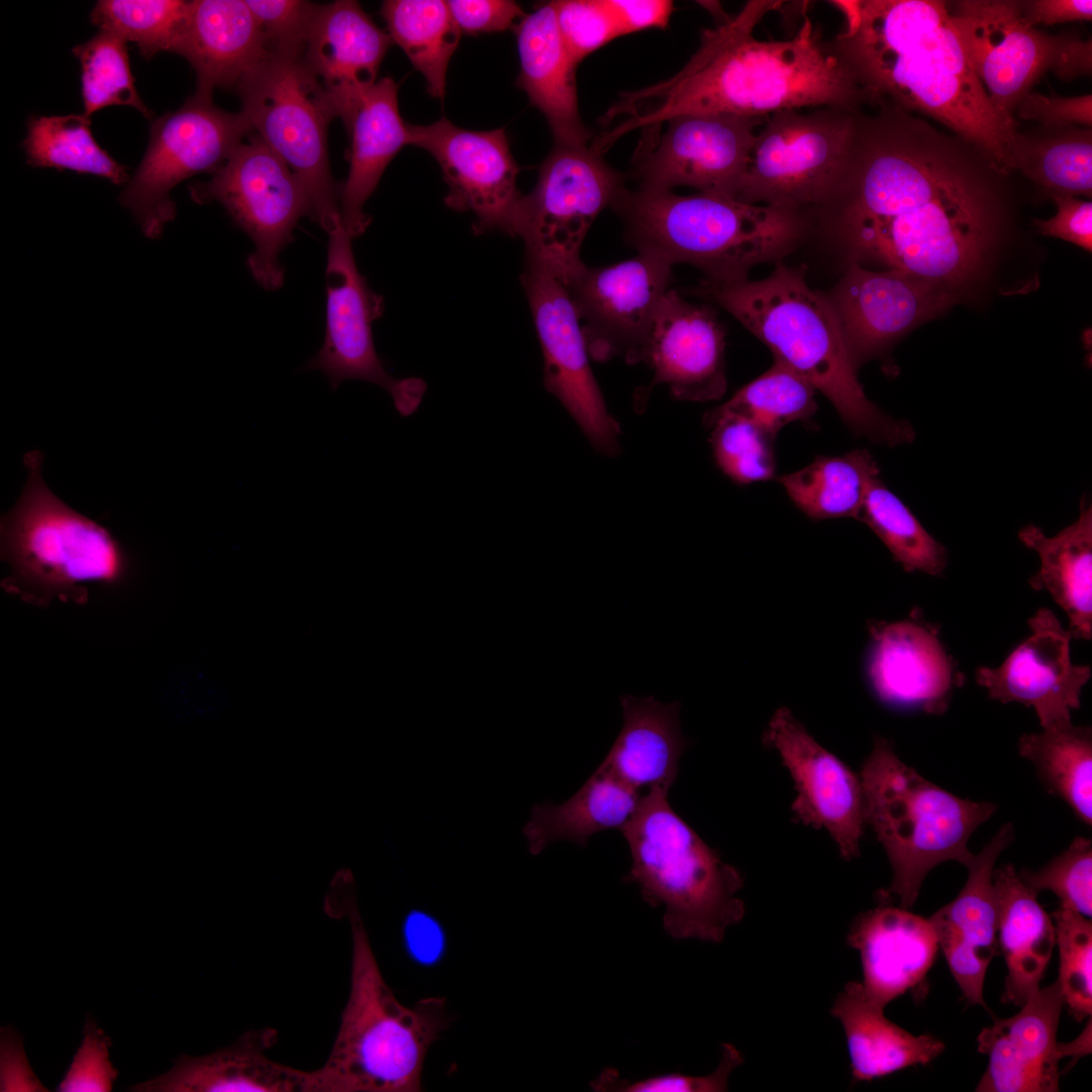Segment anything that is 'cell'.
Returning <instances> with one entry per match:
<instances>
[{
  "label": "cell",
  "mask_w": 1092,
  "mask_h": 1092,
  "mask_svg": "<svg viewBox=\"0 0 1092 1092\" xmlns=\"http://www.w3.org/2000/svg\"><path fill=\"white\" fill-rule=\"evenodd\" d=\"M1007 175L979 148L890 103L858 109L828 198L808 211L856 256L952 290L1000 229Z\"/></svg>",
  "instance_id": "obj_1"
},
{
  "label": "cell",
  "mask_w": 1092,
  "mask_h": 1092,
  "mask_svg": "<svg viewBox=\"0 0 1092 1092\" xmlns=\"http://www.w3.org/2000/svg\"><path fill=\"white\" fill-rule=\"evenodd\" d=\"M783 3L750 0L736 15L704 29L699 49L678 73L623 94L607 111L606 123H617L604 132V142L612 146L636 128L651 133L685 114L767 116L784 109L864 106L858 87L809 17L790 39L753 36L757 23Z\"/></svg>",
  "instance_id": "obj_2"
},
{
  "label": "cell",
  "mask_w": 1092,
  "mask_h": 1092,
  "mask_svg": "<svg viewBox=\"0 0 1092 1092\" xmlns=\"http://www.w3.org/2000/svg\"><path fill=\"white\" fill-rule=\"evenodd\" d=\"M844 29L825 41L864 105L924 115L979 148L1006 175L1017 125L993 107L974 72L948 5L938 0L833 2Z\"/></svg>",
  "instance_id": "obj_3"
},
{
  "label": "cell",
  "mask_w": 1092,
  "mask_h": 1092,
  "mask_svg": "<svg viewBox=\"0 0 1092 1092\" xmlns=\"http://www.w3.org/2000/svg\"><path fill=\"white\" fill-rule=\"evenodd\" d=\"M765 278L733 283L701 281L696 292L733 315L789 367L820 390L859 436L895 446L915 433L869 400L828 297L806 281V266L775 263Z\"/></svg>",
  "instance_id": "obj_4"
},
{
  "label": "cell",
  "mask_w": 1092,
  "mask_h": 1092,
  "mask_svg": "<svg viewBox=\"0 0 1092 1092\" xmlns=\"http://www.w3.org/2000/svg\"><path fill=\"white\" fill-rule=\"evenodd\" d=\"M612 207L638 251L694 265L717 283L746 280L753 266L782 261L808 233L799 212L715 193L625 187Z\"/></svg>",
  "instance_id": "obj_5"
},
{
  "label": "cell",
  "mask_w": 1092,
  "mask_h": 1092,
  "mask_svg": "<svg viewBox=\"0 0 1092 1092\" xmlns=\"http://www.w3.org/2000/svg\"><path fill=\"white\" fill-rule=\"evenodd\" d=\"M351 989L333 1049L311 1071L312 1092H415L424 1059L447 1027L445 1000L427 998L410 1008L384 982L356 909Z\"/></svg>",
  "instance_id": "obj_6"
},
{
  "label": "cell",
  "mask_w": 1092,
  "mask_h": 1092,
  "mask_svg": "<svg viewBox=\"0 0 1092 1092\" xmlns=\"http://www.w3.org/2000/svg\"><path fill=\"white\" fill-rule=\"evenodd\" d=\"M42 459L38 450L24 455L25 485L1 519V559L9 567L1 585L36 607L84 604L91 586L124 581L128 558L107 529L49 488L41 474Z\"/></svg>",
  "instance_id": "obj_7"
},
{
  "label": "cell",
  "mask_w": 1092,
  "mask_h": 1092,
  "mask_svg": "<svg viewBox=\"0 0 1092 1092\" xmlns=\"http://www.w3.org/2000/svg\"><path fill=\"white\" fill-rule=\"evenodd\" d=\"M668 792L649 789L620 830L632 859L623 881L635 883L650 906H664L671 937L720 942L743 919L744 902L736 897L743 878L676 814Z\"/></svg>",
  "instance_id": "obj_8"
},
{
  "label": "cell",
  "mask_w": 1092,
  "mask_h": 1092,
  "mask_svg": "<svg viewBox=\"0 0 1092 1092\" xmlns=\"http://www.w3.org/2000/svg\"><path fill=\"white\" fill-rule=\"evenodd\" d=\"M864 822L872 826L889 857L893 878L882 893L910 910L928 873L954 860L965 867L975 830L996 805L959 798L904 763L890 743L877 737L860 774Z\"/></svg>",
  "instance_id": "obj_9"
},
{
  "label": "cell",
  "mask_w": 1092,
  "mask_h": 1092,
  "mask_svg": "<svg viewBox=\"0 0 1092 1092\" xmlns=\"http://www.w3.org/2000/svg\"><path fill=\"white\" fill-rule=\"evenodd\" d=\"M253 131L291 170L309 202V217L330 234L342 220L328 154L338 117L329 93L302 56L268 55L236 87Z\"/></svg>",
  "instance_id": "obj_10"
},
{
  "label": "cell",
  "mask_w": 1092,
  "mask_h": 1092,
  "mask_svg": "<svg viewBox=\"0 0 1092 1092\" xmlns=\"http://www.w3.org/2000/svg\"><path fill=\"white\" fill-rule=\"evenodd\" d=\"M859 108L821 106L768 114L755 134L734 199L799 213L822 204L838 179Z\"/></svg>",
  "instance_id": "obj_11"
},
{
  "label": "cell",
  "mask_w": 1092,
  "mask_h": 1092,
  "mask_svg": "<svg viewBox=\"0 0 1092 1092\" xmlns=\"http://www.w3.org/2000/svg\"><path fill=\"white\" fill-rule=\"evenodd\" d=\"M624 188V177L592 147L555 144L523 198L517 236L526 258L565 286L583 265L580 248L590 225Z\"/></svg>",
  "instance_id": "obj_12"
},
{
  "label": "cell",
  "mask_w": 1092,
  "mask_h": 1092,
  "mask_svg": "<svg viewBox=\"0 0 1092 1092\" xmlns=\"http://www.w3.org/2000/svg\"><path fill=\"white\" fill-rule=\"evenodd\" d=\"M252 132L242 111L222 110L194 94L152 122L147 150L120 203L148 238H158L176 214L171 190L195 174H212Z\"/></svg>",
  "instance_id": "obj_13"
},
{
  "label": "cell",
  "mask_w": 1092,
  "mask_h": 1092,
  "mask_svg": "<svg viewBox=\"0 0 1092 1092\" xmlns=\"http://www.w3.org/2000/svg\"><path fill=\"white\" fill-rule=\"evenodd\" d=\"M197 203L216 201L255 245L248 267L267 290L283 285L279 254L292 240L309 202L287 165L253 131L208 181L190 187Z\"/></svg>",
  "instance_id": "obj_14"
},
{
  "label": "cell",
  "mask_w": 1092,
  "mask_h": 1092,
  "mask_svg": "<svg viewBox=\"0 0 1092 1092\" xmlns=\"http://www.w3.org/2000/svg\"><path fill=\"white\" fill-rule=\"evenodd\" d=\"M328 235L326 337L305 368L324 373L333 389L348 379L372 382L388 391L400 416H411L426 383L417 377L396 379L383 366L372 336V324L383 312L382 297L359 272L342 220Z\"/></svg>",
  "instance_id": "obj_15"
},
{
  "label": "cell",
  "mask_w": 1092,
  "mask_h": 1092,
  "mask_svg": "<svg viewBox=\"0 0 1092 1092\" xmlns=\"http://www.w3.org/2000/svg\"><path fill=\"white\" fill-rule=\"evenodd\" d=\"M672 265L652 251L610 266L583 264L565 285L589 356L642 361L659 305L670 289Z\"/></svg>",
  "instance_id": "obj_16"
},
{
  "label": "cell",
  "mask_w": 1092,
  "mask_h": 1092,
  "mask_svg": "<svg viewBox=\"0 0 1092 1092\" xmlns=\"http://www.w3.org/2000/svg\"><path fill=\"white\" fill-rule=\"evenodd\" d=\"M410 145L429 152L448 186L446 205L470 211L476 234L518 235L524 195L517 187L520 167L505 128L470 130L445 117L427 125L408 124Z\"/></svg>",
  "instance_id": "obj_17"
},
{
  "label": "cell",
  "mask_w": 1092,
  "mask_h": 1092,
  "mask_svg": "<svg viewBox=\"0 0 1092 1092\" xmlns=\"http://www.w3.org/2000/svg\"><path fill=\"white\" fill-rule=\"evenodd\" d=\"M544 357V385L601 453L614 454L619 426L593 374L580 322L565 286L526 258L521 277Z\"/></svg>",
  "instance_id": "obj_18"
},
{
  "label": "cell",
  "mask_w": 1092,
  "mask_h": 1092,
  "mask_svg": "<svg viewBox=\"0 0 1092 1092\" xmlns=\"http://www.w3.org/2000/svg\"><path fill=\"white\" fill-rule=\"evenodd\" d=\"M766 116L685 114L666 121L662 135L641 142L635 173L640 188L699 192L734 198Z\"/></svg>",
  "instance_id": "obj_19"
},
{
  "label": "cell",
  "mask_w": 1092,
  "mask_h": 1092,
  "mask_svg": "<svg viewBox=\"0 0 1092 1092\" xmlns=\"http://www.w3.org/2000/svg\"><path fill=\"white\" fill-rule=\"evenodd\" d=\"M970 64L993 107L1017 124L1015 110L1049 70L1055 35L1023 19L1020 1L964 0L949 9Z\"/></svg>",
  "instance_id": "obj_20"
},
{
  "label": "cell",
  "mask_w": 1092,
  "mask_h": 1092,
  "mask_svg": "<svg viewBox=\"0 0 1092 1092\" xmlns=\"http://www.w3.org/2000/svg\"><path fill=\"white\" fill-rule=\"evenodd\" d=\"M952 289L896 270L872 271L853 259L828 297L857 364L948 308Z\"/></svg>",
  "instance_id": "obj_21"
},
{
  "label": "cell",
  "mask_w": 1092,
  "mask_h": 1092,
  "mask_svg": "<svg viewBox=\"0 0 1092 1092\" xmlns=\"http://www.w3.org/2000/svg\"><path fill=\"white\" fill-rule=\"evenodd\" d=\"M764 742L778 750L794 780L795 817L826 829L844 859L857 856L866 823L860 779L821 746L787 708L771 717Z\"/></svg>",
  "instance_id": "obj_22"
},
{
  "label": "cell",
  "mask_w": 1092,
  "mask_h": 1092,
  "mask_svg": "<svg viewBox=\"0 0 1092 1092\" xmlns=\"http://www.w3.org/2000/svg\"><path fill=\"white\" fill-rule=\"evenodd\" d=\"M1028 625L1026 640L999 667H979L976 680L994 700L1032 707L1042 728L1071 722L1091 668L1072 662L1071 633L1051 610H1038Z\"/></svg>",
  "instance_id": "obj_23"
},
{
  "label": "cell",
  "mask_w": 1092,
  "mask_h": 1092,
  "mask_svg": "<svg viewBox=\"0 0 1092 1092\" xmlns=\"http://www.w3.org/2000/svg\"><path fill=\"white\" fill-rule=\"evenodd\" d=\"M725 346V331L716 313L688 302L670 288L657 310L642 361L653 369V382L666 384L676 398L717 400L727 389Z\"/></svg>",
  "instance_id": "obj_24"
},
{
  "label": "cell",
  "mask_w": 1092,
  "mask_h": 1092,
  "mask_svg": "<svg viewBox=\"0 0 1092 1092\" xmlns=\"http://www.w3.org/2000/svg\"><path fill=\"white\" fill-rule=\"evenodd\" d=\"M1064 999L1058 982L1036 990L1007 1018H995L978 1035L988 1066L977 1092H1057L1062 1059L1058 1027Z\"/></svg>",
  "instance_id": "obj_25"
},
{
  "label": "cell",
  "mask_w": 1092,
  "mask_h": 1092,
  "mask_svg": "<svg viewBox=\"0 0 1092 1092\" xmlns=\"http://www.w3.org/2000/svg\"><path fill=\"white\" fill-rule=\"evenodd\" d=\"M1013 838L1012 824L1002 826L966 866L968 878L959 895L929 917L938 948L964 997L986 1009L985 977L998 950L993 871Z\"/></svg>",
  "instance_id": "obj_26"
},
{
  "label": "cell",
  "mask_w": 1092,
  "mask_h": 1092,
  "mask_svg": "<svg viewBox=\"0 0 1092 1092\" xmlns=\"http://www.w3.org/2000/svg\"><path fill=\"white\" fill-rule=\"evenodd\" d=\"M868 671L878 697L892 705L943 714L963 674L937 631L916 618L870 627Z\"/></svg>",
  "instance_id": "obj_27"
},
{
  "label": "cell",
  "mask_w": 1092,
  "mask_h": 1092,
  "mask_svg": "<svg viewBox=\"0 0 1092 1092\" xmlns=\"http://www.w3.org/2000/svg\"><path fill=\"white\" fill-rule=\"evenodd\" d=\"M846 943L859 952L867 998L883 1009L924 981L938 950L929 918L887 902L853 920Z\"/></svg>",
  "instance_id": "obj_28"
},
{
  "label": "cell",
  "mask_w": 1092,
  "mask_h": 1092,
  "mask_svg": "<svg viewBox=\"0 0 1092 1092\" xmlns=\"http://www.w3.org/2000/svg\"><path fill=\"white\" fill-rule=\"evenodd\" d=\"M392 43L357 1L316 5L302 58L329 93L338 117L377 82Z\"/></svg>",
  "instance_id": "obj_29"
},
{
  "label": "cell",
  "mask_w": 1092,
  "mask_h": 1092,
  "mask_svg": "<svg viewBox=\"0 0 1092 1092\" xmlns=\"http://www.w3.org/2000/svg\"><path fill=\"white\" fill-rule=\"evenodd\" d=\"M398 85L384 77L340 117L350 139L349 172L339 191L342 223L352 240L370 223L367 199L391 160L410 145V129L398 108Z\"/></svg>",
  "instance_id": "obj_30"
},
{
  "label": "cell",
  "mask_w": 1092,
  "mask_h": 1092,
  "mask_svg": "<svg viewBox=\"0 0 1092 1092\" xmlns=\"http://www.w3.org/2000/svg\"><path fill=\"white\" fill-rule=\"evenodd\" d=\"M520 58L517 86L545 116L555 144L586 146L590 133L577 104L576 67L560 35L552 1L514 27Z\"/></svg>",
  "instance_id": "obj_31"
},
{
  "label": "cell",
  "mask_w": 1092,
  "mask_h": 1092,
  "mask_svg": "<svg viewBox=\"0 0 1092 1092\" xmlns=\"http://www.w3.org/2000/svg\"><path fill=\"white\" fill-rule=\"evenodd\" d=\"M174 54L196 73L194 94L211 98L215 88L236 89L268 56L246 0H194Z\"/></svg>",
  "instance_id": "obj_32"
},
{
  "label": "cell",
  "mask_w": 1092,
  "mask_h": 1092,
  "mask_svg": "<svg viewBox=\"0 0 1092 1092\" xmlns=\"http://www.w3.org/2000/svg\"><path fill=\"white\" fill-rule=\"evenodd\" d=\"M272 1028L245 1032L232 1045L202 1057L181 1056L173 1068L131 1088L164 1092H311V1071L274 1062Z\"/></svg>",
  "instance_id": "obj_33"
},
{
  "label": "cell",
  "mask_w": 1092,
  "mask_h": 1092,
  "mask_svg": "<svg viewBox=\"0 0 1092 1092\" xmlns=\"http://www.w3.org/2000/svg\"><path fill=\"white\" fill-rule=\"evenodd\" d=\"M620 703L623 726L600 766L639 792L669 790L690 745L680 729V704L627 694Z\"/></svg>",
  "instance_id": "obj_34"
},
{
  "label": "cell",
  "mask_w": 1092,
  "mask_h": 1092,
  "mask_svg": "<svg viewBox=\"0 0 1092 1092\" xmlns=\"http://www.w3.org/2000/svg\"><path fill=\"white\" fill-rule=\"evenodd\" d=\"M997 942L1007 975L1003 1003L1022 1006L1038 990L1056 945L1053 919L1012 864L993 871Z\"/></svg>",
  "instance_id": "obj_35"
},
{
  "label": "cell",
  "mask_w": 1092,
  "mask_h": 1092,
  "mask_svg": "<svg viewBox=\"0 0 1092 1092\" xmlns=\"http://www.w3.org/2000/svg\"><path fill=\"white\" fill-rule=\"evenodd\" d=\"M844 1029L852 1082L872 1081L907 1067L927 1065L944 1043L930 1034L913 1035L866 996L861 983L848 982L830 1010Z\"/></svg>",
  "instance_id": "obj_36"
},
{
  "label": "cell",
  "mask_w": 1092,
  "mask_h": 1092,
  "mask_svg": "<svg viewBox=\"0 0 1092 1092\" xmlns=\"http://www.w3.org/2000/svg\"><path fill=\"white\" fill-rule=\"evenodd\" d=\"M1021 543L1034 550L1039 570L1030 577L1035 590L1046 589L1069 618L1074 639L1092 637V508L1082 499L1079 518L1056 536L1035 525L1018 532Z\"/></svg>",
  "instance_id": "obj_37"
},
{
  "label": "cell",
  "mask_w": 1092,
  "mask_h": 1092,
  "mask_svg": "<svg viewBox=\"0 0 1092 1092\" xmlns=\"http://www.w3.org/2000/svg\"><path fill=\"white\" fill-rule=\"evenodd\" d=\"M641 796V792L599 765L567 801L533 807L523 828L528 849L536 855L558 840L586 846L599 832L621 830L636 811Z\"/></svg>",
  "instance_id": "obj_38"
},
{
  "label": "cell",
  "mask_w": 1092,
  "mask_h": 1092,
  "mask_svg": "<svg viewBox=\"0 0 1092 1092\" xmlns=\"http://www.w3.org/2000/svg\"><path fill=\"white\" fill-rule=\"evenodd\" d=\"M880 468L867 449L840 456H817L814 461L779 478L787 494L806 516L815 520H858L867 492Z\"/></svg>",
  "instance_id": "obj_39"
},
{
  "label": "cell",
  "mask_w": 1092,
  "mask_h": 1092,
  "mask_svg": "<svg viewBox=\"0 0 1092 1092\" xmlns=\"http://www.w3.org/2000/svg\"><path fill=\"white\" fill-rule=\"evenodd\" d=\"M1053 196H1091V127H1041L1036 132L1017 130L1009 161Z\"/></svg>",
  "instance_id": "obj_40"
},
{
  "label": "cell",
  "mask_w": 1092,
  "mask_h": 1092,
  "mask_svg": "<svg viewBox=\"0 0 1092 1092\" xmlns=\"http://www.w3.org/2000/svg\"><path fill=\"white\" fill-rule=\"evenodd\" d=\"M380 14L393 42L425 78L428 93L442 100L448 65L461 35L447 1L386 0Z\"/></svg>",
  "instance_id": "obj_41"
},
{
  "label": "cell",
  "mask_w": 1092,
  "mask_h": 1092,
  "mask_svg": "<svg viewBox=\"0 0 1092 1092\" xmlns=\"http://www.w3.org/2000/svg\"><path fill=\"white\" fill-rule=\"evenodd\" d=\"M1019 754L1035 766L1049 791L1061 797L1076 816L1092 824V733L1071 722L1023 734Z\"/></svg>",
  "instance_id": "obj_42"
},
{
  "label": "cell",
  "mask_w": 1092,
  "mask_h": 1092,
  "mask_svg": "<svg viewBox=\"0 0 1092 1092\" xmlns=\"http://www.w3.org/2000/svg\"><path fill=\"white\" fill-rule=\"evenodd\" d=\"M90 124L85 114L31 116L22 143L27 163L127 183L126 168L98 145Z\"/></svg>",
  "instance_id": "obj_43"
},
{
  "label": "cell",
  "mask_w": 1092,
  "mask_h": 1092,
  "mask_svg": "<svg viewBox=\"0 0 1092 1092\" xmlns=\"http://www.w3.org/2000/svg\"><path fill=\"white\" fill-rule=\"evenodd\" d=\"M858 520L874 531L906 571L938 575L946 567L945 548L880 477L872 482Z\"/></svg>",
  "instance_id": "obj_44"
},
{
  "label": "cell",
  "mask_w": 1092,
  "mask_h": 1092,
  "mask_svg": "<svg viewBox=\"0 0 1092 1092\" xmlns=\"http://www.w3.org/2000/svg\"><path fill=\"white\" fill-rule=\"evenodd\" d=\"M815 392L806 379L775 361L715 410L744 417L777 436L786 425L806 421L815 414Z\"/></svg>",
  "instance_id": "obj_45"
},
{
  "label": "cell",
  "mask_w": 1092,
  "mask_h": 1092,
  "mask_svg": "<svg viewBox=\"0 0 1092 1092\" xmlns=\"http://www.w3.org/2000/svg\"><path fill=\"white\" fill-rule=\"evenodd\" d=\"M191 1L99 0L91 20L100 30L132 41L147 60L160 52L173 53L186 24Z\"/></svg>",
  "instance_id": "obj_46"
},
{
  "label": "cell",
  "mask_w": 1092,
  "mask_h": 1092,
  "mask_svg": "<svg viewBox=\"0 0 1092 1092\" xmlns=\"http://www.w3.org/2000/svg\"><path fill=\"white\" fill-rule=\"evenodd\" d=\"M81 65V95L86 116L111 105H128L150 118L134 85L126 41L99 30L87 41L73 48Z\"/></svg>",
  "instance_id": "obj_47"
},
{
  "label": "cell",
  "mask_w": 1092,
  "mask_h": 1092,
  "mask_svg": "<svg viewBox=\"0 0 1092 1092\" xmlns=\"http://www.w3.org/2000/svg\"><path fill=\"white\" fill-rule=\"evenodd\" d=\"M713 428L711 445L721 471L737 484L774 478L776 435L735 414L715 408L705 417Z\"/></svg>",
  "instance_id": "obj_48"
},
{
  "label": "cell",
  "mask_w": 1092,
  "mask_h": 1092,
  "mask_svg": "<svg viewBox=\"0 0 1092 1092\" xmlns=\"http://www.w3.org/2000/svg\"><path fill=\"white\" fill-rule=\"evenodd\" d=\"M1059 948V979L1064 1004L1081 1022L1092 1014V923L1088 917L1060 905L1053 913Z\"/></svg>",
  "instance_id": "obj_49"
},
{
  "label": "cell",
  "mask_w": 1092,
  "mask_h": 1092,
  "mask_svg": "<svg viewBox=\"0 0 1092 1092\" xmlns=\"http://www.w3.org/2000/svg\"><path fill=\"white\" fill-rule=\"evenodd\" d=\"M1018 876L1030 888L1049 890L1085 917L1092 915V843L1076 837L1070 846L1037 872L1022 870Z\"/></svg>",
  "instance_id": "obj_50"
},
{
  "label": "cell",
  "mask_w": 1092,
  "mask_h": 1092,
  "mask_svg": "<svg viewBox=\"0 0 1092 1092\" xmlns=\"http://www.w3.org/2000/svg\"><path fill=\"white\" fill-rule=\"evenodd\" d=\"M268 55L302 56L316 5L302 0H246Z\"/></svg>",
  "instance_id": "obj_51"
},
{
  "label": "cell",
  "mask_w": 1092,
  "mask_h": 1092,
  "mask_svg": "<svg viewBox=\"0 0 1092 1092\" xmlns=\"http://www.w3.org/2000/svg\"><path fill=\"white\" fill-rule=\"evenodd\" d=\"M742 1063L740 1052L730 1043H723L718 1067L706 1076L671 1073L629 1081L622 1079L616 1069L606 1068L590 1082V1087L600 1092H722L728 1089L731 1072Z\"/></svg>",
  "instance_id": "obj_52"
},
{
  "label": "cell",
  "mask_w": 1092,
  "mask_h": 1092,
  "mask_svg": "<svg viewBox=\"0 0 1092 1092\" xmlns=\"http://www.w3.org/2000/svg\"><path fill=\"white\" fill-rule=\"evenodd\" d=\"M562 40L576 64L621 36L603 0L552 1Z\"/></svg>",
  "instance_id": "obj_53"
},
{
  "label": "cell",
  "mask_w": 1092,
  "mask_h": 1092,
  "mask_svg": "<svg viewBox=\"0 0 1092 1092\" xmlns=\"http://www.w3.org/2000/svg\"><path fill=\"white\" fill-rule=\"evenodd\" d=\"M110 1038L87 1021L84 1037L58 1090L62 1092L110 1091L117 1071L109 1061Z\"/></svg>",
  "instance_id": "obj_54"
},
{
  "label": "cell",
  "mask_w": 1092,
  "mask_h": 1092,
  "mask_svg": "<svg viewBox=\"0 0 1092 1092\" xmlns=\"http://www.w3.org/2000/svg\"><path fill=\"white\" fill-rule=\"evenodd\" d=\"M1019 118L1033 120L1041 127H1067L1092 124V95L1075 97L1046 96L1028 92L1019 102Z\"/></svg>",
  "instance_id": "obj_55"
},
{
  "label": "cell",
  "mask_w": 1092,
  "mask_h": 1092,
  "mask_svg": "<svg viewBox=\"0 0 1092 1092\" xmlns=\"http://www.w3.org/2000/svg\"><path fill=\"white\" fill-rule=\"evenodd\" d=\"M447 5L459 30L471 35L514 29L526 14L511 0H449Z\"/></svg>",
  "instance_id": "obj_56"
},
{
  "label": "cell",
  "mask_w": 1092,
  "mask_h": 1092,
  "mask_svg": "<svg viewBox=\"0 0 1092 1092\" xmlns=\"http://www.w3.org/2000/svg\"><path fill=\"white\" fill-rule=\"evenodd\" d=\"M1057 212L1049 219H1035L1037 232L1046 237L1070 242L1084 250H1092V203L1075 196L1051 197Z\"/></svg>",
  "instance_id": "obj_57"
},
{
  "label": "cell",
  "mask_w": 1092,
  "mask_h": 1092,
  "mask_svg": "<svg viewBox=\"0 0 1092 1092\" xmlns=\"http://www.w3.org/2000/svg\"><path fill=\"white\" fill-rule=\"evenodd\" d=\"M621 36L649 28H664L673 11L668 0H603Z\"/></svg>",
  "instance_id": "obj_58"
},
{
  "label": "cell",
  "mask_w": 1092,
  "mask_h": 1092,
  "mask_svg": "<svg viewBox=\"0 0 1092 1092\" xmlns=\"http://www.w3.org/2000/svg\"><path fill=\"white\" fill-rule=\"evenodd\" d=\"M1 1091H47L32 1072L18 1034L9 1028L1 1032Z\"/></svg>",
  "instance_id": "obj_59"
},
{
  "label": "cell",
  "mask_w": 1092,
  "mask_h": 1092,
  "mask_svg": "<svg viewBox=\"0 0 1092 1092\" xmlns=\"http://www.w3.org/2000/svg\"><path fill=\"white\" fill-rule=\"evenodd\" d=\"M1049 70L1060 79L1070 81L1092 71V41L1073 32L1055 35Z\"/></svg>",
  "instance_id": "obj_60"
},
{
  "label": "cell",
  "mask_w": 1092,
  "mask_h": 1092,
  "mask_svg": "<svg viewBox=\"0 0 1092 1092\" xmlns=\"http://www.w3.org/2000/svg\"><path fill=\"white\" fill-rule=\"evenodd\" d=\"M1021 14L1030 26L1091 20V0H1031L1020 1Z\"/></svg>",
  "instance_id": "obj_61"
},
{
  "label": "cell",
  "mask_w": 1092,
  "mask_h": 1092,
  "mask_svg": "<svg viewBox=\"0 0 1092 1092\" xmlns=\"http://www.w3.org/2000/svg\"><path fill=\"white\" fill-rule=\"evenodd\" d=\"M1091 1017H1089V1023L1083 1030L1082 1034L1073 1041L1063 1043L1060 1042V1052L1062 1058L1077 1056L1081 1058L1091 1053Z\"/></svg>",
  "instance_id": "obj_62"
}]
</instances>
